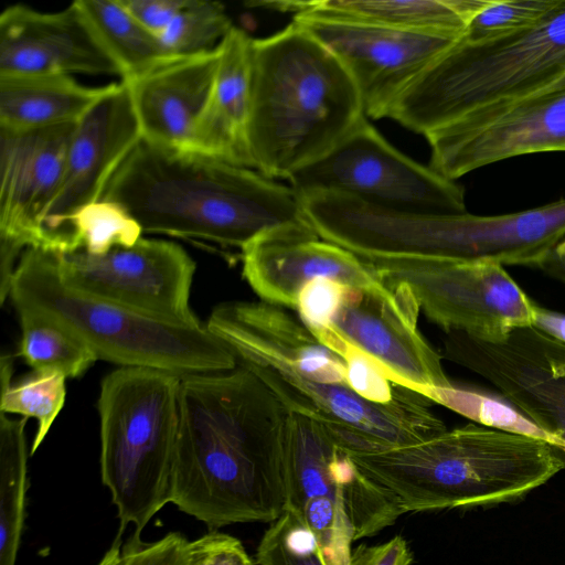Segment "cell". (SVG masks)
Wrapping results in <instances>:
<instances>
[{
    "label": "cell",
    "mask_w": 565,
    "mask_h": 565,
    "mask_svg": "<svg viewBox=\"0 0 565 565\" xmlns=\"http://www.w3.org/2000/svg\"><path fill=\"white\" fill-rule=\"evenodd\" d=\"M290 412L250 371L181 376L171 503L210 531L285 511Z\"/></svg>",
    "instance_id": "obj_1"
},
{
    "label": "cell",
    "mask_w": 565,
    "mask_h": 565,
    "mask_svg": "<svg viewBox=\"0 0 565 565\" xmlns=\"http://www.w3.org/2000/svg\"><path fill=\"white\" fill-rule=\"evenodd\" d=\"M102 199L121 205L143 232L239 248L268 230L308 222L291 186L250 168L142 140Z\"/></svg>",
    "instance_id": "obj_2"
},
{
    "label": "cell",
    "mask_w": 565,
    "mask_h": 565,
    "mask_svg": "<svg viewBox=\"0 0 565 565\" xmlns=\"http://www.w3.org/2000/svg\"><path fill=\"white\" fill-rule=\"evenodd\" d=\"M207 329L291 413L319 423L349 451H369L394 441L402 430L397 402L377 404L349 385L342 356L320 342L299 317L265 301L216 306Z\"/></svg>",
    "instance_id": "obj_3"
},
{
    "label": "cell",
    "mask_w": 565,
    "mask_h": 565,
    "mask_svg": "<svg viewBox=\"0 0 565 565\" xmlns=\"http://www.w3.org/2000/svg\"><path fill=\"white\" fill-rule=\"evenodd\" d=\"M364 116L348 70L298 23L253 39L248 141L258 172L288 180L329 152Z\"/></svg>",
    "instance_id": "obj_4"
},
{
    "label": "cell",
    "mask_w": 565,
    "mask_h": 565,
    "mask_svg": "<svg viewBox=\"0 0 565 565\" xmlns=\"http://www.w3.org/2000/svg\"><path fill=\"white\" fill-rule=\"evenodd\" d=\"M349 456L404 513L514 501L564 469L548 441L472 423L418 444Z\"/></svg>",
    "instance_id": "obj_5"
},
{
    "label": "cell",
    "mask_w": 565,
    "mask_h": 565,
    "mask_svg": "<svg viewBox=\"0 0 565 565\" xmlns=\"http://www.w3.org/2000/svg\"><path fill=\"white\" fill-rule=\"evenodd\" d=\"M8 298L17 312L36 313L67 329L98 360L179 376L237 367L232 351L206 324L170 323L71 287L61 277L55 252L26 248Z\"/></svg>",
    "instance_id": "obj_6"
},
{
    "label": "cell",
    "mask_w": 565,
    "mask_h": 565,
    "mask_svg": "<svg viewBox=\"0 0 565 565\" xmlns=\"http://www.w3.org/2000/svg\"><path fill=\"white\" fill-rule=\"evenodd\" d=\"M565 74V0L535 24L481 42L461 38L396 99L387 118L426 135L467 115L540 95Z\"/></svg>",
    "instance_id": "obj_7"
},
{
    "label": "cell",
    "mask_w": 565,
    "mask_h": 565,
    "mask_svg": "<svg viewBox=\"0 0 565 565\" xmlns=\"http://www.w3.org/2000/svg\"><path fill=\"white\" fill-rule=\"evenodd\" d=\"M180 379L153 367L120 366L100 383V478L117 509L120 535L132 524V535L140 537L171 503Z\"/></svg>",
    "instance_id": "obj_8"
},
{
    "label": "cell",
    "mask_w": 565,
    "mask_h": 565,
    "mask_svg": "<svg viewBox=\"0 0 565 565\" xmlns=\"http://www.w3.org/2000/svg\"><path fill=\"white\" fill-rule=\"evenodd\" d=\"M285 510L313 535L324 565H350L352 543L404 514L316 420L291 414L285 452Z\"/></svg>",
    "instance_id": "obj_9"
},
{
    "label": "cell",
    "mask_w": 565,
    "mask_h": 565,
    "mask_svg": "<svg viewBox=\"0 0 565 565\" xmlns=\"http://www.w3.org/2000/svg\"><path fill=\"white\" fill-rule=\"evenodd\" d=\"M359 257V256H358ZM387 287L401 286L444 332L498 341L532 324L534 301L503 265L445 258H361Z\"/></svg>",
    "instance_id": "obj_10"
},
{
    "label": "cell",
    "mask_w": 565,
    "mask_h": 565,
    "mask_svg": "<svg viewBox=\"0 0 565 565\" xmlns=\"http://www.w3.org/2000/svg\"><path fill=\"white\" fill-rule=\"evenodd\" d=\"M288 181L298 194L339 193L397 212H466L462 186L399 152L366 116L329 152Z\"/></svg>",
    "instance_id": "obj_11"
},
{
    "label": "cell",
    "mask_w": 565,
    "mask_h": 565,
    "mask_svg": "<svg viewBox=\"0 0 565 565\" xmlns=\"http://www.w3.org/2000/svg\"><path fill=\"white\" fill-rule=\"evenodd\" d=\"M443 345L447 360L487 380L565 448V343L526 326L498 341L445 332Z\"/></svg>",
    "instance_id": "obj_12"
},
{
    "label": "cell",
    "mask_w": 565,
    "mask_h": 565,
    "mask_svg": "<svg viewBox=\"0 0 565 565\" xmlns=\"http://www.w3.org/2000/svg\"><path fill=\"white\" fill-rule=\"evenodd\" d=\"M58 267L81 291L170 323L202 324L190 307L195 262L174 242L141 237L104 255L58 254Z\"/></svg>",
    "instance_id": "obj_13"
},
{
    "label": "cell",
    "mask_w": 565,
    "mask_h": 565,
    "mask_svg": "<svg viewBox=\"0 0 565 565\" xmlns=\"http://www.w3.org/2000/svg\"><path fill=\"white\" fill-rule=\"evenodd\" d=\"M344 65L360 92L366 117H387L409 84L460 38L388 29L313 10L294 20Z\"/></svg>",
    "instance_id": "obj_14"
},
{
    "label": "cell",
    "mask_w": 565,
    "mask_h": 565,
    "mask_svg": "<svg viewBox=\"0 0 565 565\" xmlns=\"http://www.w3.org/2000/svg\"><path fill=\"white\" fill-rule=\"evenodd\" d=\"M77 122L26 131L0 129V302L9 297L21 254L40 247Z\"/></svg>",
    "instance_id": "obj_15"
},
{
    "label": "cell",
    "mask_w": 565,
    "mask_h": 565,
    "mask_svg": "<svg viewBox=\"0 0 565 565\" xmlns=\"http://www.w3.org/2000/svg\"><path fill=\"white\" fill-rule=\"evenodd\" d=\"M141 136L122 82L76 124L58 192L45 213L40 247L58 254L77 252L71 218L99 201L111 178Z\"/></svg>",
    "instance_id": "obj_16"
},
{
    "label": "cell",
    "mask_w": 565,
    "mask_h": 565,
    "mask_svg": "<svg viewBox=\"0 0 565 565\" xmlns=\"http://www.w3.org/2000/svg\"><path fill=\"white\" fill-rule=\"evenodd\" d=\"M425 137L429 167L452 181L512 157L565 151V90L467 115Z\"/></svg>",
    "instance_id": "obj_17"
},
{
    "label": "cell",
    "mask_w": 565,
    "mask_h": 565,
    "mask_svg": "<svg viewBox=\"0 0 565 565\" xmlns=\"http://www.w3.org/2000/svg\"><path fill=\"white\" fill-rule=\"evenodd\" d=\"M243 276L262 301L295 310L306 284L331 279L391 301L411 297L384 285L352 252L321 238L308 222L268 230L242 248Z\"/></svg>",
    "instance_id": "obj_18"
},
{
    "label": "cell",
    "mask_w": 565,
    "mask_h": 565,
    "mask_svg": "<svg viewBox=\"0 0 565 565\" xmlns=\"http://www.w3.org/2000/svg\"><path fill=\"white\" fill-rule=\"evenodd\" d=\"M419 307L411 296L391 301L345 286L328 327L375 361L395 383L425 395L429 387H450L443 355L417 328Z\"/></svg>",
    "instance_id": "obj_19"
},
{
    "label": "cell",
    "mask_w": 565,
    "mask_h": 565,
    "mask_svg": "<svg viewBox=\"0 0 565 565\" xmlns=\"http://www.w3.org/2000/svg\"><path fill=\"white\" fill-rule=\"evenodd\" d=\"M120 73L74 3L42 12L12 4L0 14V75Z\"/></svg>",
    "instance_id": "obj_20"
},
{
    "label": "cell",
    "mask_w": 565,
    "mask_h": 565,
    "mask_svg": "<svg viewBox=\"0 0 565 565\" xmlns=\"http://www.w3.org/2000/svg\"><path fill=\"white\" fill-rule=\"evenodd\" d=\"M220 57L215 49L170 55L125 84L141 140L150 146L186 151L194 124L213 86Z\"/></svg>",
    "instance_id": "obj_21"
},
{
    "label": "cell",
    "mask_w": 565,
    "mask_h": 565,
    "mask_svg": "<svg viewBox=\"0 0 565 565\" xmlns=\"http://www.w3.org/2000/svg\"><path fill=\"white\" fill-rule=\"evenodd\" d=\"M252 43L253 38L233 26L218 44L220 57L213 86L194 124L185 152L254 168L248 141Z\"/></svg>",
    "instance_id": "obj_22"
},
{
    "label": "cell",
    "mask_w": 565,
    "mask_h": 565,
    "mask_svg": "<svg viewBox=\"0 0 565 565\" xmlns=\"http://www.w3.org/2000/svg\"><path fill=\"white\" fill-rule=\"evenodd\" d=\"M118 84L87 86L64 74L0 75V129L26 131L77 122Z\"/></svg>",
    "instance_id": "obj_23"
},
{
    "label": "cell",
    "mask_w": 565,
    "mask_h": 565,
    "mask_svg": "<svg viewBox=\"0 0 565 565\" xmlns=\"http://www.w3.org/2000/svg\"><path fill=\"white\" fill-rule=\"evenodd\" d=\"M492 1L311 0L305 11L394 30L461 38L469 22Z\"/></svg>",
    "instance_id": "obj_24"
},
{
    "label": "cell",
    "mask_w": 565,
    "mask_h": 565,
    "mask_svg": "<svg viewBox=\"0 0 565 565\" xmlns=\"http://www.w3.org/2000/svg\"><path fill=\"white\" fill-rule=\"evenodd\" d=\"M73 3L118 68L120 81L145 73L168 56L158 36L147 31L119 0H76Z\"/></svg>",
    "instance_id": "obj_25"
},
{
    "label": "cell",
    "mask_w": 565,
    "mask_h": 565,
    "mask_svg": "<svg viewBox=\"0 0 565 565\" xmlns=\"http://www.w3.org/2000/svg\"><path fill=\"white\" fill-rule=\"evenodd\" d=\"M28 418L0 412V565H15L25 522Z\"/></svg>",
    "instance_id": "obj_26"
},
{
    "label": "cell",
    "mask_w": 565,
    "mask_h": 565,
    "mask_svg": "<svg viewBox=\"0 0 565 565\" xmlns=\"http://www.w3.org/2000/svg\"><path fill=\"white\" fill-rule=\"evenodd\" d=\"M18 315L21 326L18 355L34 371L77 377L98 360L83 341L55 321L32 312Z\"/></svg>",
    "instance_id": "obj_27"
},
{
    "label": "cell",
    "mask_w": 565,
    "mask_h": 565,
    "mask_svg": "<svg viewBox=\"0 0 565 565\" xmlns=\"http://www.w3.org/2000/svg\"><path fill=\"white\" fill-rule=\"evenodd\" d=\"M0 364V412L38 419V430L30 450L33 455L64 406L66 377L55 372L33 371L18 383H11L12 356L2 355Z\"/></svg>",
    "instance_id": "obj_28"
},
{
    "label": "cell",
    "mask_w": 565,
    "mask_h": 565,
    "mask_svg": "<svg viewBox=\"0 0 565 565\" xmlns=\"http://www.w3.org/2000/svg\"><path fill=\"white\" fill-rule=\"evenodd\" d=\"M70 226L77 250L97 256L116 247H131L143 233L127 210L105 199L76 212Z\"/></svg>",
    "instance_id": "obj_29"
},
{
    "label": "cell",
    "mask_w": 565,
    "mask_h": 565,
    "mask_svg": "<svg viewBox=\"0 0 565 565\" xmlns=\"http://www.w3.org/2000/svg\"><path fill=\"white\" fill-rule=\"evenodd\" d=\"M424 396L478 425L541 438L553 445L552 438L545 431L505 399L455 384L450 387H429Z\"/></svg>",
    "instance_id": "obj_30"
},
{
    "label": "cell",
    "mask_w": 565,
    "mask_h": 565,
    "mask_svg": "<svg viewBox=\"0 0 565 565\" xmlns=\"http://www.w3.org/2000/svg\"><path fill=\"white\" fill-rule=\"evenodd\" d=\"M233 26L222 3L189 0L158 39L166 55H191L215 49Z\"/></svg>",
    "instance_id": "obj_31"
},
{
    "label": "cell",
    "mask_w": 565,
    "mask_h": 565,
    "mask_svg": "<svg viewBox=\"0 0 565 565\" xmlns=\"http://www.w3.org/2000/svg\"><path fill=\"white\" fill-rule=\"evenodd\" d=\"M310 331L320 342L342 356L347 364L348 383L361 397L377 404H388L412 391L392 381L375 361L349 343L331 327Z\"/></svg>",
    "instance_id": "obj_32"
},
{
    "label": "cell",
    "mask_w": 565,
    "mask_h": 565,
    "mask_svg": "<svg viewBox=\"0 0 565 565\" xmlns=\"http://www.w3.org/2000/svg\"><path fill=\"white\" fill-rule=\"evenodd\" d=\"M256 565H324L310 531L285 510L263 534Z\"/></svg>",
    "instance_id": "obj_33"
},
{
    "label": "cell",
    "mask_w": 565,
    "mask_h": 565,
    "mask_svg": "<svg viewBox=\"0 0 565 565\" xmlns=\"http://www.w3.org/2000/svg\"><path fill=\"white\" fill-rule=\"evenodd\" d=\"M559 0H493L467 25L462 40L497 39L539 22Z\"/></svg>",
    "instance_id": "obj_34"
},
{
    "label": "cell",
    "mask_w": 565,
    "mask_h": 565,
    "mask_svg": "<svg viewBox=\"0 0 565 565\" xmlns=\"http://www.w3.org/2000/svg\"><path fill=\"white\" fill-rule=\"evenodd\" d=\"M242 542L217 530H212L185 548L184 565H255Z\"/></svg>",
    "instance_id": "obj_35"
},
{
    "label": "cell",
    "mask_w": 565,
    "mask_h": 565,
    "mask_svg": "<svg viewBox=\"0 0 565 565\" xmlns=\"http://www.w3.org/2000/svg\"><path fill=\"white\" fill-rule=\"evenodd\" d=\"M345 286L331 279L309 281L298 295L295 311L309 329L328 327Z\"/></svg>",
    "instance_id": "obj_36"
},
{
    "label": "cell",
    "mask_w": 565,
    "mask_h": 565,
    "mask_svg": "<svg viewBox=\"0 0 565 565\" xmlns=\"http://www.w3.org/2000/svg\"><path fill=\"white\" fill-rule=\"evenodd\" d=\"M188 542L179 532L153 542L131 535L122 545L124 565H184Z\"/></svg>",
    "instance_id": "obj_37"
},
{
    "label": "cell",
    "mask_w": 565,
    "mask_h": 565,
    "mask_svg": "<svg viewBox=\"0 0 565 565\" xmlns=\"http://www.w3.org/2000/svg\"><path fill=\"white\" fill-rule=\"evenodd\" d=\"M121 6L150 33L160 36L189 0H119Z\"/></svg>",
    "instance_id": "obj_38"
},
{
    "label": "cell",
    "mask_w": 565,
    "mask_h": 565,
    "mask_svg": "<svg viewBox=\"0 0 565 565\" xmlns=\"http://www.w3.org/2000/svg\"><path fill=\"white\" fill-rule=\"evenodd\" d=\"M413 554L402 536L376 545H360L351 554L350 565H412Z\"/></svg>",
    "instance_id": "obj_39"
},
{
    "label": "cell",
    "mask_w": 565,
    "mask_h": 565,
    "mask_svg": "<svg viewBox=\"0 0 565 565\" xmlns=\"http://www.w3.org/2000/svg\"><path fill=\"white\" fill-rule=\"evenodd\" d=\"M531 326L565 343V313L546 309L534 302Z\"/></svg>",
    "instance_id": "obj_40"
},
{
    "label": "cell",
    "mask_w": 565,
    "mask_h": 565,
    "mask_svg": "<svg viewBox=\"0 0 565 565\" xmlns=\"http://www.w3.org/2000/svg\"><path fill=\"white\" fill-rule=\"evenodd\" d=\"M537 268L565 284V254L553 250Z\"/></svg>",
    "instance_id": "obj_41"
},
{
    "label": "cell",
    "mask_w": 565,
    "mask_h": 565,
    "mask_svg": "<svg viewBox=\"0 0 565 565\" xmlns=\"http://www.w3.org/2000/svg\"><path fill=\"white\" fill-rule=\"evenodd\" d=\"M122 535L117 534L108 551L104 554L97 565H124L122 561Z\"/></svg>",
    "instance_id": "obj_42"
},
{
    "label": "cell",
    "mask_w": 565,
    "mask_h": 565,
    "mask_svg": "<svg viewBox=\"0 0 565 565\" xmlns=\"http://www.w3.org/2000/svg\"><path fill=\"white\" fill-rule=\"evenodd\" d=\"M564 90H565V74L563 76H561L550 87H547L544 92H542L540 95L552 94V93L564 92ZM536 96H539V95H536Z\"/></svg>",
    "instance_id": "obj_43"
},
{
    "label": "cell",
    "mask_w": 565,
    "mask_h": 565,
    "mask_svg": "<svg viewBox=\"0 0 565 565\" xmlns=\"http://www.w3.org/2000/svg\"><path fill=\"white\" fill-rule=\"evenodd\" d=\"M554 250L559 254H565V237L559 242V244L554 248Z\"/></svg>",
    "instance_id": "obj_44"
},
{
    "label": "cell",
    "mask_w": 565,
    "mask_h": 565,
    "mask_svg": "<svg viewBox=\"0 0 565 565\" xmlns=\"http://www.w3.org/2000/svg\"><path fill=\"white\" fill-rule=\"evenodd\" d=\"M256 563V562H255ZM256 565V564H255Z\"/></svg>",
    "instance_id": "obj_45"
}]
</instances>
